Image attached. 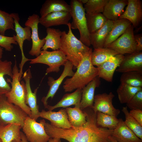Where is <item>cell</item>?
Returning a JSON list of instances; mask_svg holds the SVG:
<instances>
[{"label": "cell", "mask_w": 142, "mask_h": 142, "mask_svg": "<svg viewBox=\"0 0 142 142\" xmlns=\"http://www.w3.org/2000/svg\"><path fill=\"white\" fill-rule=\"evenodd\" d=\"M86 114V122L82 126L63 129L44 122L45 130L50 138L62 139L69 142H106L113 130L98 126L96 114L92 108L83 110Z\"/></svg>", "instance_id": "1"}, {"label": "cell", "mask_w": 142, "mask_h": 142, "mask_svg": "<svg viewBox=\"0 0 142 142\" xmlns=\"http://www.w3.org/2000/svg\"><path fill=\"white\" fill-rule=\"evenodd\" d=\"M92 51L90 48L84 54L73 76L67 78L64 82L63 88L65 92H71L78 88L82 89L98 76V68L94 67L91 62Z\"/></svg>", "instance_id": "2"}, {"label": "cell", "mask_w": 142, "mask_h": 142, "mask_svg": "<svg viewBox=\"0 0 142 142\" xmlns=\"http://www.w3.org/2000/svg\"><path fill=\"white\" fill-rule=\"evenodd\" d=\"M67 25L68 32L67 33L65 31H62L59 49L64 54L67 60L76 68L83 55L89 50L90 48L85 45L74 35L72 31L70 23Z\"/></svg>", "instance_id": "3"}, {"label": "cell", "mask_w": 142, "mask_h": 142, "mask_svg": "<svg viewBox=\"0 0 142 142\" xmlns=\"http://www.w3.org/2000/svg\"><path fill=\"white\" fill-rule=\"evenodd\" d=\"M12 81L10 79H7V82L11 85V89L8 93L5 95L9 103L19 106L30 117L31 111L25 102L26 94L25 83L23 81L20 82L19 80V70L16 60L12 68Z\"/></svg>", "instance_id": "4"}, {"label": "cell", "mask_w": 142, "mask_h": 142, "mask_svg": "<svg viewBox=\"0 0 142 142\" xmlns=\"http://www.w3.org/2000/svg\"><path fill=\"white\" fill-rule=\"evenodd\" d=\"M70 10L72 21L70 23L71 29H78L80 37L79 40L86 46L91 45L90 33L88 30L83 4L79 0H71L70 2Z\"/></svg>", "instance_id": "5"}, {"label": "cell", "mask_w": 142, "mask_h": 142, "mask_svg": "<svg viewBox=\"0 0 142 142\" xmlns=\"http://www.w3.org/2000/svg\"><path fill=\"white\" fill-rule=\"evenodd\" d=\"M28 116L19 106L9 103L5 94L0 95V125L14 124L22 127Z\"/></svg>", "instance_id": "6"}, {"label": "cell", "mask_w": 142, "mask_h": 142, "mask_svg": "<svg viewBox=\"0 0 142 142\" xmlns=\"http://www.w3.org/2000/svg\"><path fill=\"white\" fill-rule=\"evenodd\" d=\"M68 60L63 53L60 49L52 51L41 50L40 54L36 58L30 59L31 64L41 63L47 65L48 67L46 70L45 74L53 72L58 73L60 68L64 65Z\"/></svg>", "instance_id": "7"}, {"label": "cell", "mask_w": 142, "mask_h": 142, "mask_svg": "<svg viewBox=\"0 0 142 142\" xmlns=\"http://www.w3.org/2000/svg\"><path fill=\"white\" fill-rule=\"evenodd\" d=\"M44 119L39 123L27 116L22 128L26 138L29 142H48L50 138L45 130Z\"/></svg>", "instance_id": "8"}, {"label": "cell", "mask_w": 142, "mask_h": 142, "mask_svg": "<svg viewBox=\"0 0 142 142\" xmlns=\"http://www.w3.org/2000/svg\"><path fill=\"white\" fill-rule=\"evenodd\" d=\"M134 27L131 24L120 37L107 47L123 55L136 52V43L134 38Z\"/></svg>", "instance_id": "9"}, {"label": "cell", "mask_w": 142, "mask_h": 142, "mask_svg": "<svg viewBox=\"0 0 142 142\" xmlns=\"http://www.w3.org/2000/svg\"><path fill=\"white\" fill-rule=\"evenodd\" d=\"M14 20L15 31L16 33L15 37L17 42L21 50L22 54V60L19 64V78L21 80L23 68L25 63L30 59L27 58L25 56L23 52V43L24 41L27 40L29 41L31 39V28L29 27H22L20 24L19 22L20 18L18 14L17 13H11Z\"/></svg>", "instance_id": "10"}, {"label": "cell", "mask_w": 142, "mask_h": 142, "mask_svg": "<svg viewBox=\"0 0 142 142\" xmlns=\"http://www.w3.org/2000/svg\"><path fill=\"white\" fill-rule=\"evenodd\" d=\"M39 18L38 14H33L29 16L24 24L26 27H29L31 30V38L32 45L29 53L32 56L36 57L40 54L41 49L45 42V38L41 39L38 36V26Z\"/></svg>", "instance_id": "11"}, {"label": "cell", "mask_w": 142, "mask_h": 142, "mask_svg": "<svg viewBox=\"0 0 142 142\" xmlns=\"http://www.w3.org/2000/svg\"><path fill=\"white\" fill-rule=\"evenodd\" d=\"M64 66L63 72L57 79L55 80L50 76L48 78L47 83L49 87V89L46 96L43 97L41 100L45 108H47L48 105V99L50 98L51 99L53 98L65 78L68 76L71 77L74 73L73 70V65L69 61H67Z\"/></svg>", "instance_id": "12"}, {"label": "cell", "mask_w": 142, "mask_h": 142, "mask_svg": "<svg viewBox=\"0 0 142 142\" xmlns=\"http://www.w3.org/2000/svg\"><path fill=\"white\" fill-rule=\"evenodd\" d=\"M114 96L111 92L109 94L104 93L95 95L92 108L96 113L99 111L117 117L120 114V111L115 108L113 104Z\"/></svg>", "instance_id": "13"}, {"label": "cell", "mask_w": 142, "mask_h": 142, "mask_svg": "<svg viewBox=\"0 0 142 142\" xmlns=\"http://www.w3.org/2000/svg\"><path fill=\"white\" fill-rule=\"evenodd\" d=\"M23 78L25 81L26 89L25 103L30 108L31 111V118L36 120L39 117L40 112L37 102V94L38 88L33 92L31 88L30 81L32 77L30 69L29 68L23 74Z\"/></svg>", "instance_id": "14"}, {"label": "cell", "mask_w": 142, "mask_h": 142, "mask_svg": "<svg viewBox=\"0 0 142 142\" xmlns=\"http://www.w3.org/2000/svg\"><path fill=\"white\" fill-rule=\"evenodd\" d=\"M39 116L48 120L51 125L57 128L68 129L72 127L65 109H62L58 111L42 109L40 112Z\"/></svg>", "instance_id": "15"}, {"label": "cell", "mask_w": 142, "mask_h": 142, "mask_svg": "<svg viewBox=\"0 0 142 142\" xmlns=\"http://www.w3.org/2000/svg\"><path fill=\"white\" fill-rule=\"evenodd\" d=\"M124 55L118 54L114 56L97 67L98 76L107 82H111L115 71L123 60Z\"/></svg>", "instance_id": "16"}, {"label": "cell", "mask_w": 142, "mask_h": 142, "mask_svg": "<svg viewBox=\"0 0 142 142\" xmlns=\"http://www.w3.org/2000/svg\"><path fill=\"white\" fill-rule=\"evenodd\" d=\"M126 9L118 19L129 20L134 27H137L142 19V5L140 0H128Z\"/></svg>", "instance_id": "17"}, {"label": "cell", "mask_w": 142, "mask_h": 142, "mask_svg": "<svg viewBox=\"0 0 142 142\" xmlns=\"http://www.w3.org/2000/svg\"><path fill=\"white\" fill-rule=\"evenodd\" d=\"M115 71L122 73L130 71H142V52H135L124 56Z\"/></svg>", "instance_id": "18"}, {"label": "cell", "mask_w": 142, "mask_h": 142, "mask_svg": "<svg viewBox=\"0 0 142 142\" xmlns=\"http://www.w3.org/2000/svg\"><path fill=\"white\" fill-rule=\"evenodd\" d=\"M72 18L70 13L66 11H59L50 13L39 19V23L47 28L52 26L67 24Z\"/></svg>", "instance_id": "19"}, {"label": "cell", "mask_w": 142, "mask_h": 142, "mask_svg": "<svg viewBox=\"0 0 142 142\" xmlns=\"http://www.w3.org/2000/svg\"><path fill=\"white\" fill-rule=\"evenodd\" d=\"M100 83V78L98 76L82 89L80 104L81 110H83L88 108H93L95 90L96 88L99 87Z\"/></svg>", "instance_id": "20"}, {"label": "cell", "mask_w": 142, "mask_h": 142, "mask_svg": "<svg viewBox=\"0 0 142 142\" xmlns=\"http://www.w3.org/2000/svg\"><path fill=\"white\" fill-rule=\"evenodd\" d=\"M111 135L119 142H142L121 118L119 119L118 124L113 130Z\"/></svg>", "instance_id": "21"}, {"label": "cell", "mask_w": 142, "mask_h": 142, "mask_svg": "<svg viewBox=\"0 0 142 142\" xmlns=\"http://www.w3.org/2000/svg\"><path fill=\"white\" fill-rule=\"evenodd\" d=\"M128 3V0H109L102 14L107 19L115 21L123 13L124 8Z\"/></svg>", "instance_id": "22"}, {"label": "cell", "mask_w": 142, "mask_h": 142, "mask_svg": "<svg viewBox=\"0 0 142 142\" xmlns=\"http://www.w3.org/2000/svg\"><path fill=\"white\" fill-rule=\"evenodd\" d=\"M114 22L107 19L101 28L90 33V44L94 49L103 48L106 39L112 27Z\"/></svg>", "instance_id": "23"}, {"label": "cell", "mask_w": 142, "mask_h": 142, "mask_svg": "<svg viewBox=\"0 0 142 142\" xmlns=\"http://www.w3.org/2000/svg\"><path fill=\"white\" fill-rule=\"evenodd\" d=\"M82 92V89L78 88L73 93L66 94L56 104L53 106L48 105L47 108L48 110L52 111L58 108H66L72 105L80 106Z\"/></svg>", "instance_id": "24"}, {"label": "cell", "mask_w": 142, "mask_h": 142, "mask_svg": "<svg viewBox=\"0 0 142 142\" xmlns=\"http://www.w3.org/2000/svg\"><path fill=\"white\" fill-rule=\"evenodd\" d=\"M70 10V5L64 0H46L42 5L40 13V17L43 18L52 13Z\"/></svg>", "instance_id": "25"}, {"label": "cell", "mask_w": 142, "mask_h": 142, "mask_svg": "<svg viewBox=\"0 0 142 142\" xmlns=\"http://www.w3.org/2000/svg\"><path fill=\"white\" fill-rule=\"evenodd\" d=\"M131 24L129 20L124 19H118L114 21L112 27L106 39L103 48H106L117 39Z\"/></svg>", "instance_id": "26"}, {"label": "cell", "mask_w": 142, "mask_h": 142, "mask_svg": "<svg viewBox=\"0 0 142 142\" xmlns=\"http://www.w3.org/2000/svg\"><path fill=\"white\" fill-rule=\"evenodd\" d=\"M47 35L45 38V43L41 50H46L49 48L53 50L59 49L61 44L62 31L59 29L47 28Z\"/></svg>", "instance_id": "27"}, {"label": "cell", "mask_w": 142, "mask_h": 142, "mask_svg": "<svg viewBox=\"0 0 142 142\" xmlns=\"http://www.w3.org/2000/svg\"><path fill=\"white\" fill-rule=\"evenodd\" d=\"M12 65L11 61L0 60V95L7 94L11 90V87L6 80L4 76L8 75L12 78Z\"/></svg>", "instance_id": "28"}, {"label": "cell", "mask_w": 142, "mask_h": 142, "mask_svg": "<svg viewBox=\"0 0 142 142\" xmlns=\"http://www.w3.org/2000/svg\"><path fill=\"white\" fill-rule=\"evenodd\" d=\"M22 127L14 124L0 125V139L2 142H11L21 139L20 130Z\"/></svg>", "instance_id": "29"}, {"label": "cell", "mask_w": 142, "mask_h": 142, "mask_svg": "<svg viewBox=\"0 0 142 142\" xmlns=\"http://www.w3.org/2000/svg\"><path fill=\"white\" fill-rule=\"evenodd\" d=\"M65 109L72 127H79L86 123V114L84 111L80 109V106H75L73 108L68 107Z\"/></svg>", "instance_id": "30"}, {"label": "cell", "mask_w": 142, "mask_h": 142, "mask_svg": "<svg viewBox=\"0 0 142 142\" xmlns=\"http://www.w3.org/2000/svg\"><path fill=\"white\" fill-rule=\"evenodd\" d=\"M118 54H119L116 51L107 47L94 49L91 54V63L93 66L98 67Z\"/></svg>", "instance_id": "31"}, {"label": "cell", "mask_w": 142, "mask_h": 142, "mask_svg": "<svg viewBox=\"0 0 142 142\" xmlns=\"http://www.w3.org/2000/svg\"><path fill=\"white\" fill-rule=\"evenodd\" d=\"M141 90L142 87H134L120 83L116 92L120 103L124 104L128 103L137 92Z\"/></svg>", "instance_id": "32"}, {"label": "cell", "mask_w": 142, "mask_h": 142, "mask_svg": "<svg viewBox=\"0 0 142 142\" xmlns=\"http://www.w3.org/2000/svg\"><path fill=\"white\" fill-rule=\"evenodd\" d=\"M96 121L98 126L113 130L118 124L119 119L115 116L98 111L96 114Z\"/></svg>", "instance_id": "33"}, {"label": "cell", "mask_w": 142, "mask_h": 142, "mask_svg": "<svg viewBox=\"0 0 142 142\" xmlns=\"http://www.w3.org/2000/svg\"><path fill=\"white\" fill-rule=\"evenodd\" d=\"M120 81L121 83L142 88V71H130L122 73Z\"/></svg>", "instance_id": "34"}, {"label": "cell", "mask_w": 142, "mask_h": 142, "mask_svg": "<svg viewBox=\"0 0 142 142\" xmlns=\"http://www.w3.org/2000/svg\"><path fill=\"white\" fill-rule=\"evenodd\" d=\"M87 24L90 33L101 28L105 23L107 19L102 14H85Z\"/></svg>", "instance_id": "35"}, {"label": "cell", "mask_w": 142, "mask_h": 142, "mask_svg": "<svg viewBox=\"0 0 142 142\" xmlns=\"http://www.w3.org/2000/svg\"><path fill=\"white\" fill-rule=\"evenodd\" d=\"M121 110L125 116V120L124 121L125 124L142 140V126L130 115L127 106L123 107Z\"/></svg>", "instance_id": "36"}, {"label": "cell", "mask_w": 142, "mask_h": 142, "mask_svg": "<svg viewBox=\"0 0 142 142\" xmlns=\"http://www.w3.org/2000/svg\"><path fill=\"white\" fill-rule=\"evenodd\" d=\"M109 0H88L84 7L86 13L97 14L103 13Z\"/></svg>", "instance_id": "37"}, {"label": "cell", "mask_w": 142, "mask_h": 142, "mask_svg": "<svg viewBox=\"0 0 142 142\" xmlns=\"http://www.w3.org/2000/svg\"><path fill=\"white\" fill-rule=\"evenodd\" d=\"M14 19L11 14L0 9V34L5 36L6 30H14Z\"/></svg>", "instance_id": "38"}, {"label": "cell", "mask_w": 142, "mask_h": 142, "mask_svg": "<svg viewBox=\"0 0 142 142\" xmlns=\"http://www.w3.org/2000/svg\"><path fill=\"white\" fill-rule=\"evenodd\" d=\"M126 104L131 110H142V90L137 92Z\"/></svg>", "instance_id": "39"}, {"label": "cell", "mask_w": 142, "mask_h": 142, "mask_svg": "<svg viewBox=\"0 0 142 142\" xmlns=\"http://www.w3.org/2000/svg\"><path fill=\"white\" fill-rule=\"evenodd\" d=\"M12 44H18L15 35L12 37H7L0 34V47L6 50L11 51L13 48Z\"/></svg>", "instance_id": "40"}, {"label": "cell", "mask_w": 142, "mask_h": 142, "mask_svg": "<svg viewBox=\"0 0 142 142\" xmlns=\"http://www.w3.org/2000/svg\"><path fill=\"white\" fill-rule=\"evenodd\" d=\"M129 113L142 126V110L139 109L131 110Z\"/></svg>", "instance_id": "41"}, {"label": "cell", "mask_w": 142, "mask_h": 142, "mask_svg": "<svg viewBox=\"0 0 142 142\" xmlns=\"http://www.w3.org/2000/svg\"><path fill=\"white\" fill-rule=\"evenodd\" d=\"M134 38L136 42V52H140L142 50V35L140 34L134 35Z\"/></svg>", "instance_id": "42"}, {"label": "cell", "mask_w": 142, "mask_h": 142, "mask_svg": "<svg viewBox=\"0 0 142 142\" xmlns=\"http://www.w3.org/2000/svg\"><path fill=\"white\" fill-rule=\"evenodd\" d=\"M21 138L22 142H28L24 134L22 132H21ZM60 139L58 138H50L48 142H58Z\"/></svg>", "instance_id": "43"}, {"label": "cell", "mask_w": 142, "mask_h": 142, "mask_svg": "<svg viewBox=\"0 0 142 142\" xmlns=\"http://www.w3.org/2000/svg\"><path fill=\"white\" fill-rule=\"evenodd\" d=\"M106 142H119L115 139L112 135L110 136L109 138V141Z\"/></svg>", "instance_id": "44"}, {"label": "cell", "mask_w": 142, "mask_h": 142, "mask_svg": "<svg viewBox=\"0 0 142 142\" xmlns=\"http://www.w3.org/2000/svg\"><path fill=\"white\" fill-rule=\"evenodd\" d=\"M3 48L0 47V60L1 59L3 54Z\"/></svg>", "instance_id": "45"}, {"label": "cell", "mask_w": 142, "mask_h": 142, "mask_svg": "<svg viewBox=\"0 0 142 142\" xmlns=\"http://www.w3.org/2000/svg\"><path fill=\"white\" fill-rule=\"evenodd\" d=\"M79 1L83 4H85L87 3L88 0H79Z\"/></svg>", "instance_id": "46"}, {"label": "cell", "mask_w": 142, "mask_h": 142, "mask_svg": "<svg viewBox=\"0 0 142 142\" xmlns=\"http://www.w3.org/2000/svg\"><path fill=\"white\" fill-rule=\"evenodd\" d=\"M11 142H22L21 139H15L13 140Z\"/></svg>", "instance_id": "47"}, {"label": "cell", "mask_w": 142, "mask_h": 142, "mask_svg": "<svg viewBox=\"0 0 142 142\" xmlns=\"http://www.w3.org/2000/svg\"><path fill=\"white\" fill-rule=\"evenodd\" d=\"M58 142H61V140H60Z\"/></svg>", "instance_id": "48"}, {"label": "cell", "mask_w": 142, "mask_h": 142, "mask_svg": "<svg viewBox=\"0 0 142 142\" xmlns=\"http://www.w3.org/2000/svg\"><path fill=\"white\" fill-rule=\"evenodd\" d=\"M0 142H2V140L0 139Z\"/></svg>", "instance_id": "49"}]
</instances>
